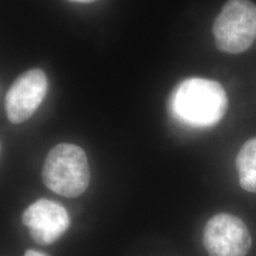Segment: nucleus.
I'll list each match as a JSON object with an SVG mask.
<instances>
[{
    "label": "nucleus",
    "mask_w": 256,
    "mask_h": 256,
    "mask_svg": "<svg viewBox=\"0 0 256 256\" xmlns=\"http://www.w3.org/2000/svg\"><path fill=\"white\" fill-rule=\"evenodd\" d=\"M228 110V96L218 82L190 78L176 86L168 110L179 124L191 128L216 126Z\"/></svg>",
    "instance_id": "nucleus-1"
},
{
    "label": "nucleus",
    "mask_w": 256,
    "mask_h": 256,
    "mask_svg": "<svg viewBox=\"0 0 256 256\" xmlns=\"http://www.w3.org/2000/svg\"><path fill=\"white\" fill-rule=\"evenodd\" d=\"M44 184L57 194L78 197L90 182L88 158L81 147L60 144L48 154L42 172Z\"/></svg>",
    "instance_id": "nucleus-2"
},
{
    "label": "nucleus",
    "mask_w": 256,
    "mask_h": 256,
    "mask_svg": "<svg viewBox=\"0 0 256 256\" xmlns=\"http://www.w3.org/2000/svg\"><path fill=\"white\" fill-rule=\"evenodd\" d=\"M212 34L222 52H244L256 40V5L250 0H228L214 22Z\"/></svg>",
    "instance_id": "nucleus-3"
},
{
    "label": "nucleus",
    "mask_w": 256,
    "mask_h": 256,
    "mask_svg": "<svg viewBox=\"0 0 256 256\" xmlns=\"http://www.w3.org/2000/svg\"><path fill=\"white\" fill-rule=\"evenodd\" d=\"M203 243L209 256H246L252 248V235L240 217L217 214L206 224Z\"/></svg>",
    "instance_id": "nucleus-4"
},
{
    "label": "nucleus",
    "mask_w": 256,
    "mask_h": 256,
    "mask_svg": "<svg viewBox=\"0 0 256 256\" xmlns=\"http://www.w3.org/2000/svg\"><path fill=\"white\" fill-rule=\"evenodd\" d=\"M46 75L40 69H31L22 74L8 89L5 110L12 124H22L30 119L46 95Z\"/></svg>",
    "instance_id": "nucleus-5"
},
{
    "label": "nucleus",
    "mask_w": 256,
    "mask_h": 256,
    "mask_svg": "<svg viewBox=\"0 0 256 256\" xmlns=\"http://www.w3.org/2000/svg\"><path fill=\"white\" fill-rule=\"evenodd\" d=\"M23 223L34 241L46 246L56 242L66 232L70 220L60 204L42 198L24 211Z\"/></svg>",
    "instance_id": "nucleus-6"
},
{
    "label": "nucleus",
    "mask_w": 256,
    "mask_h": 256,
    "mask_svg": "<svg viewBox=\"0 0 256 256\" xmlns=\"http://www.w3.org/2000/svg\"><path fill=\"white\" fill-rule=\"evenodd\" d=\"M236 168L243 190L256 192V138L243 144L236 156Z\"/></svg>",
    "instance_id": "nucleus-7"
},
{
    "label": "nucleus",
    "mask_w": 256,
    "mask_h": 256,
    "mask_svg": "<svg viewBox=\"0 0 256 256\" xmlns=\"http://www.w3.org/2000/svg\"><path fill=\"white\" fill-rule=\"evenodd\" d=\"M24 256H46V255L43 254V252H40L36 250H28L26 252H25Z\"/></svg>",
    "instance_id": "nucleus-8"
},
{
    "label": "nucleus",
    "mask_w": 256,
    "mask_h": 256,
    "mask_svg": "<svg viewBox=\"0 0 256 256\" xmlns=\"http://www.w3.org/2000/svg\"><path fill=\"white\" fill-rule=\"evenodd\" d=\"M70 2H83V4H88V2H95V0H70Z\"/></svg>",
    "instance_id": "nucleus-9"
},
{
    "label": "nucleus",
    "mask_w": 256,
    "mask_h": 256,
    "mask_svg": "<svg viewBox=\"0 0 256 256\" xmlns=\"http://www.w3.org/2000/svg\"><path fill=\"white\" fill-rule=\"evenodd\" d=\"M0 152H2V144H0Z\"/></svg>",
    "instance_id": "nucleus-10"
}]
</instances>
